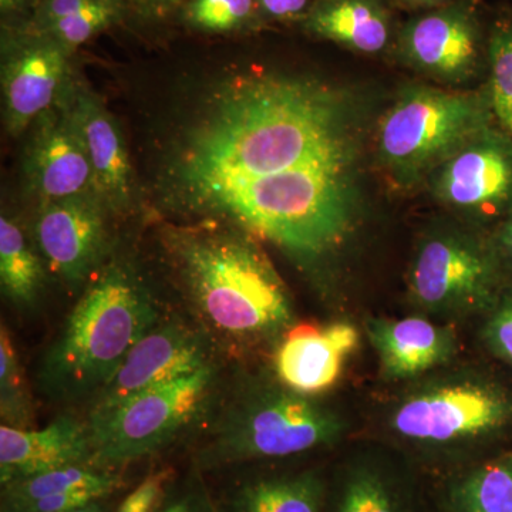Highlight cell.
<instances>
[{
	"label": "cell",
	"instance_id": "obj_1",
	"mask_svg": "<svg viewBox=\"0 0 512 512\" xmlns=\"http://www.w3.org/2000/svg\"><path fill=\"white\" fill-rule=\"evenodd\" d=\"M360 114L315 80L254 76L228 84L171 171L192 211L232 222L292 258L338 249L360 204Z\"/></svg>",
	"mask_w": 512,
	"mask_h": 512
},
{
	"label": "cell",
	"instance_id": "obj_2",
	"mask_svg": "<svg viewBox=\"0 0 512 512\" xmlns=\"http://www.w3.org/2000/svg\"><path fill=\"white\" fill-rule=\"evenodd\" d=\"M249 235L211 222L174 229L165 241L202 326L228 345L271 338L293 322L284 282Z\"/></svg>",
	"mask_w": 512,
	"mask_h": 512
},
{
	"label": "cell",
	"instance_id": "obj_3",
	"mask_svg": "<svg viewBox=\"0 0 512 512\" xmlns=\"http://www.w3.org/2000/svg\"><path fill=\"white\" fill-rule=\"evenodd\" d=\"M160 320L130 266H107L89 286L47 349L37 373L52 400L96 399L128 352Z\"/></svg>",
	"mask_w": 512,
	"mask_h": 512
},
{
	"label": "cell",
	"instance_id": "obj_4",
	"mask_svg": "<svg viewBox=\"0 0 512 512\" xmlns=\"http://www.w3.org/2000/svg\"><path fill=\"white\" fill-rule=\"evenodd\" d=\"M279 386L247 387L229 400L198 454V466L218 468L262 458L296 456L338 439L335 413Z\"/></svg>",
	"mask_w": 512,
	"mask_h": 512
},
{
	"label": "cell",
	"instance_id": "obj_5",
	"mask_svg": "<svg viewBox=\"0 0 512 512\" xmlns=\"http://www.w3.org/2000/svg\"><path fill=\"white\" fill-rule=\"evenodd\" d=\"M491 113L488 94L413 87L380 123V161L397 183H417L490 128Z\"/></svg>",
	"mask_w": 512,
	"mask_h": 512
},
{
	"label": "cell",
	"instance_id": "obj_6",
	"mask_svg": "<svg viewBox=\"0 0 512 512\" xmlns=\"http://www.w3.org/2000/svg\"><path fill=\"white\" fill-rule=\"evenodd\" d=\"M215 379V367L210 365L144 390L109 412L89 414L94 466L113 470L177 439L204 410Z\"/></svg>",
	"mask_w": 512,
	"mask_h": 512
},
{
	"label": "cell",
	"instance_id": "obj_7",
	"mask_svg": "<svg viewBox=\"0 0 512 512\" xmlns=\"http://www.w3.org/2000/svg\"><path fill=\"white\" fill-rule=\"evenodd\" d=\"M512 419L508 394L483 380L453 379L407 396L394 410L393 430L426 444L476 440L503 429Z\"/></svg>",
	"mask_w": 512,
	"mask_h": 512
},
{
	"label": "cell",
	"instance_id": "obj_8",
	"mask_svg": "<svg viewBox=\"0 0 512 512\" xmlns=\"http://www.w3.org/2000/svg\"><path fill=\"white\" fill-rule=\"evenodd\" d=\"M497 262L495 252L464 232H434L414 258L410 295L424 311L437 315L477 311L493 298Z\"/></svg>",
	"mask_w": 512,
	"mask_h": 512
},
{
	"label": "cell",
	"instance_id": "obj_9",
	"mask_svg": "<svg viewBox=\"0 0 512 512\" xmlns=\"http://www.w3.org/2000/svg\"><path fill=\"white\" fill-rule=\"evenodd\" d=\"M208 339L185 323L158 320L97 394L90 414L109 412L144 390L212 365Z\"/></svg>",
	"mask_w": 512,
	"mask_h": 512
},
{
	"label": "cell",
	"instance_id": "obj_10",
	"mask_svg": "<svg viewBox=\"0 0 512 512\" xmlns=\"http://www.w3.org/2000/svg\"><path fill=\"white\" fill-rule=\"evenodd\" d=\"M434 192L451 210L493 217L512 211V138L493 128L460 148L437 170Z\"/></svg>",
	"mask_w": 512,
	"mask_h": 512
},
{
	"label": "cell",
	"instance_id": "obj_11",
	"mask_svg": "<svg viewBox=\"0 0 512 512\" xmlns=\"http://www.w3.org/2000/svg\"><path fill=\"white\" fill-rule=\"evenodd\" d=\"M103 208L90 192L45 202L37 217L36 241L47 268L74 288L93 274L106 252Z\"/></svg>",
	"mask_w": 512,
	"mask_h": 512
},
{
	"label": "cell",
	"instance_id": "obj_12",
	"mask_svg": "<svg viewBox=\"0 0 512 512\" xmlns=\"http://www.w3.org/2000/svg\"><path fill=\"white\" fill-rule=\"evenodd\" d=\"M26 174L45 202L94 194L92 165L70 106L42 114L29 144Z\"/></svg>",
	"mask_w": 512,
	"mask_h": 512
},
{
	"label": "cell",
	"instance_id": "obj_13",
	"mask_svg": "<svg viewBox=\"0 0 512 512\" xmlns=\"http://www.w3.org/2000/svg\"><path fill=\"white\" fill-rule=\"evenodd\" d=\"M357 346L359 332L350 323H299L288 329L276 349V376L288 389L305 396L326 392L338 382Z\"/></svg>",
	"mask_w": 512,
	"mask_h": 512
},
{
	"label": "cell",
	"instance_id": "obj_14",
	"mask_svg": "<svg viewBox=\"0 0 512 512\" xmlns=\"http://www.w3.org/2000/svg\"><path fill=\"white\" fill-rule=\"evenodd\" d=\"M72 466H94L89 424L62 416L40 430L0 426V484Z\"/></svg>",
	"mask_w": 512,
	"mask_h": 512
},
{
	"label": "cell",
	"instance_id": "obj_15",
	"mask_svg": "<svg viewBox=\"0 0 512 512\" xmlns=\"http://www.w3.org/2000/svg\"><path fill=\"white\" fill-rule=\"evenodd\" d=\"M402 45L414 67L444 82L468 79L480 60L476 25L458 10H441L413 20L404 30Z\"/></svg>",
	"mask_w": 512,
	"mask_h": 512
},
{
	"label": "cell",
	"instance_id": "obj_16",
	"mask_svg": "<svg viewBox=\"0 0 512 512\" xmlns=\"http://www.w3.org/2000/svg\"><path fill=\"white\" fill-rule=\"evenodd\" d=\"M93 170L94 194L104 207L121 211L130 204L131 164L120 128L93 94L77 92L69 104Z\"/></svg>",
	"mask_w": 512,
	"mask_h": 512
},
{
	"label": "cell",
	"instance_id": "obj_17",
	"mask_svg": "<svg viewBox=\"0 0 512 512\" xmlns=\"http://www.w3.org/2000/svg\"><path fill=\"white\" fill-rule=\"evenodd\" d=\"M59 43H36L16 53L3 72V101L9 133L19 134L52 106L66 73Z\"/></svg>",
	"mask_w": 512,
	"mask_h": 512
},
{
	"label": "cell",
	"instance_id": "obj_18",
	"mask_svg": "<svg viewBox=\"0 0 512 512\" xmlns=\"http://www.w3.org/2000/svg\"><path fill=\"white\" fill-rule=\"evenodd\" d=\"M370 342L379 355L383 373L392 379H410L446 363L456 340L448 329L423 318L372 320Z\"/></svg>",
	"mask_w": 512,
	"mask_h": 512
},
{
	"label": "cell",
	"instance_id": "obj_19",
	"mask_svg": "<svg viewBox=\"0 0 512 512\" xmlns=\"http://www.w3.org/2000/svg\"><path fill=\"white\" fill-rule=\"evenodd\" d=\"M309 26L357 52L377 53L389 42V20L372 0H330L313 10Z\"/></svg>",
	"mask_w": 512,
	"mask_h": 512
},
{
	"label": "cell",
	"instance_id": "obj_20",
	"mask_svg": "<svg viewBox=\"0 0 512 512\" xmlns=\"http://www.w3.org/2000/svg\"><path fill=\"white\" fill-rule=\"evenodd\" d=\"M123 487V477L109 468L72 466L22 478L2 487L0 512H19L49 495L94 490L111 495Z\"/></svg>",
	"mask_w": 512,
	"mask_h": 512
},
{
	"label": "cell",
	"instance_id": "obj_21",
	"mask_svg": "<svg viewBox=\"0 0 512 512\" xmlns=\"http://www.w3.org/2000/svg\"><path fill=\"white\" fill-rule=\"evenodd\" d=\"M322 485L312 474L264 478L239 487L225 512H320Z\"/></svg>",
	"mask_w": 512,
	"mask_h": 512
},
{
	"label": "cell",
	"instance_id": "obj_22",
	"mask_svg": "<svg viewBox=\"0 0 512 512\" xmlns=\"http://www.w3.org/2000/svg\"><path fill=\"white\" fill-rule=\"evenodd\" d=\"M0 284L16 306H32L43 285V265L19 225L0 218Z\"/></svg>",
	"mask_w": 512,
	"mask_h": 512
},
{
	"label": "cell",
	"instance_id": "obj_23",
	"mask_svg": "<svg viewBox=\"0 0 512 512\" xmlns=\"http://www.w3.org/2000/svg\"><path fill=\"white\" fill-rule=\"evenodd\" d=\"M0 417L15 429H33L35 407L9 330L0 329Z\"/></svg>",
	"mask_w": 512,
	"mask_h": 512
},
{
	"label": "cell",
	"instance_id": "obj_24",
	"mask_svg": "<svg viewBox=\"0 0 512 512\" xmlns=\"http://www.w3.org/2000/svg\"><path fill=\"white\" fill-rule=\"evenodd\" d=\"M464 512H512V463L487 464L460 491Z\"/></svg>",
	"mask_w": 512,
	"mask_h": 512
},
{
	"label": "cell",
	"instance_id": "obj_25",
	"mask_svg": "<svg viewBox=\"0 0 512 512\" xmlns=\"http://www.w3.org/2000/svg\"><path fill=\"white\" fill-rule=\"evenodd\" d=\"M490 66L491 110L512 138V29L501 30L491 40Z\"/></svg>",
	"mask_w": 512,
	"mask_h": 512
},
{
	"label": "cell",
	"instance_id": "obj_26",
	"mask_svg": "<svg viewBox=\"0 0 512 512\" xmlns=\"http://www.w3.org/2000/svg\"><path fill=\"white\" fill-rule=\"evenodd\" d=\"M116 18V8L110 0H97L79 12L57 20L49 30L60 46H79L92 39Z\"/></svg>",
	"mask_w": 512,
	"mask_h": 512
},
{
	"label": "cell",
	"instance_id": "obj_27",
	"mask_svg": "<svg viewBox=\"0 0 512 512\" xmlns=\"http://www.w3.org/2000/svg\"><path fill=\"white\" fill-rule=\"evenodd\" d=\"M339 512H396V505L382 478L360 471L346 484Z\"/></svg>",
	"mask_w": 512,
	"mask_h": 512
},
{
	"label": "cell",
	"instance_id": "obj_28",
	"mask_svg": "<svg viewBox=\"0 0 512 512\" xmlns=\"http://www.w3.org/2000/svg\"><path fill=\"white\" fill-rule=\"evenodd\" d=\"M251 10L252 0H194L188 18L198 28L225 32L245 22Z\"/></svg>",
	"mask_w": 512,
	"mask_h": 512
},
{
	"label": "cell",
	"instance_id": "obj_29",
	"mask_svg": "<svg viewBox=\"0 0 512 512\" xmlns=\"http://www.w3.org/2000/svg\"><path fill=\"white\" fill-rule=\"evenodd\" d=\"M174 468L164 467L148 474L114 512H160L175 483Z\"/></svg>",
	"mask_w": 512,
	"mask_h": 512
},
{
	"label": "cell",
	"instance_id": "obj_30",
	"mask_svg": "<svg viewBox=\"0 0 512 512\" xmlns=\"http://www.w3.org/2000/svg\"><path fill=\"white\" fill-rule=\"evenodd\" d=\"M485 339L495 355L512 366V298L491 316L485 328Z\"/></svg>",
	"mask_w": 512,
	"mask_h": 512
},
{
	"label": "cell",
	"instance_id": "obj_31",
	"mask_svg": "<svg viewBox=\"0 0 512 512\" xmlns=\"http://www.w3.org/2000/svg\"><path fill=\"white\" fill-rule=\"evenodd\" d=\"M107 497H109V495L94 490L70 491V493L49 495V497L26 505V507L22 508L19 512L76 511L80 510V508L87 507V505L97 503V501H104Z\"/></svg>",
	"mask_w": 512,
	"mask_h": 512
},
{
	"label": "cell",
	"instance_id": "obj_32",
	"mask_svg": "<svg viewBox=\"0 0 512 512\" xmlns=\"http://www.w3.org/2000/svg\"><path fill=\"white\" fill-rule=\"evenodd\" d=\"M160 512H218L210 495L200 484L192 485L184 494L165 505Z\"/></svg>",
	"mask_w": 512,
	"mask_h": 512
},
{
	"label": "cell",
	"instance_id": "obj_33",
	"mask_svg": "<svg viewBox=\"0 0 512 512\" xmlns=\"http://www.w3.org/2000/svg\"><path fill=\"white\" fill-rule=\"evenodd\" d=\"M94 2L97 0H46L40 8V23L47 29L57 20L67 18Z\"/></svg>",
	"mask_w": 512,
	"mask_h": 512
},
{
	"label": "cell",
	"instance_id": "obj_34",
	"mask_svg": "<svg viewBox=\"0 0 512 512\" xmlns=\"http://www.w3.org/2000/svg\"><path fill=\"white\" fill-rule=\"evenodd\" d=\"M262 8L275 18H291L305 9L308 0H259Z\"/></svg>",
	"mask_w": 512,
	"mask_h": 512
},
{
	"label": "cell",
	"instance_id": "obj_35",
	"mask_svg": "<svg viewBox=\"0 0 512 512\" xmlns=\"http://www.w3.org/2000/svg\"><path fill=\"white\" fill-rule=\"evenodd\" d=\"M495 255L498 259H503L512 268V211L510 217L501 225L495 238Z\"/></svg>",
	"mask_w": 512,
	"mask_h": 512
},
{
	"label": "cell",
	"instance_id": "obj_36",
	"mask_svg": "<svg viewBox=\"0 0 512 512\" xmlns=\"http://www.w3.org/2000/svg\"><path fill=\"white\" fill-rule=\"evenodd\" d=\"M70 512H107L106 505L103 504V501H97L92 505H87V507L80 508V510L70 511Z\"/></svg>",
	"mask_w": 512,
	"mask_h": 512
},
{
	"label": "cell",
	"instance_id": "obj_37",
	"mask_svg": "<svg viewBox=\"0 0 512 512\" xmlns=\"http://www.w3.org/2000/svg\"><path fill=\"white\" fill-rule=\"evenodd\" d=\"M22 2L23 0H0V8L3 12H9V10L18 9Z\"/></svg>",
	"mask_w": 512,
	"mask_h": 512
},
{
	"label": "cell",
	"instance_id": "obj_38",
	"mask_svg": "<svg viewBox=\"0 0 512 512\" xmlns=\"http://www.w3.org/2000/svg\"><path fill=\"white\" fill-rule=\"evenodd\" d=\"M404 2L412 3V5H433V3H439L441 0H404Z\"/></svg>",
	"mask_w": 512,
	"mask_h": 512
},
{
	"label": "cell",
	"instance_id": "obj_39",
	"mask_svg": "<svg viewBox=\"0 0 512 512\" xmlns=\"http://www.w3.org/2000/svg\"><path fill=\"white\" fill-rule=\"evenodd\" d=\"M153 2L158 3V5H171V3L178 2V0H153Z\"/></svg>",
	"mask_w": 512,
	"mask_h": 512
},
{
	"label": "cell",
	"instance_id": "obj_40",
	"mask_svg": "<svg viewBox=\"0 0 512 512\" xmlns=\"http://www.w3.org/2000/svg\"><path fill=\"white\" fill-rule=\"evenodd\" d=\"M137 2H146V0H137Z\"/></svg>",
	"mask_w": 512,
	"mask_h": 512
}]
</instances>
